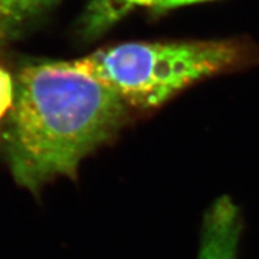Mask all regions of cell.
Here are the masks:
<instances>
[{
  "mask_svg": "<svg viewBox=\"0 0 259 259\" xmlns=\"http://www.w3.org/2000/svg\"><path fill=\"white\" fill-rule=\"evenodd\" d=\"M203 2L208 0H90L79 20L78 30L82 38L94 39L108 32L132 11L146 8L161 12Z\"/></svg>",
  "mask_w": 259,
  "mask_h": 259,
  "instance_id": "obj_4",
  "label": "cell"
},
{
  "mask_svg": "<svg viewBox=\"0 0 259 259\" xmlns=\"http://www.w3.org/2000/svg\"><path fill=\"white\" fill-rule=\"evenodd\" d=\"M61 0H0V42L19 37Z\"/></svg>",
  "mask_w": 259,
  "mask_h": 259,
  "instance_id": "obj_5",
  "label": "cell"
},
{
  "mask_svg": "<svg viewBox=\"0 0 259 259\" xmlns=\"http://www.w3.org/2000/svg\"><path fill=\"white\" fill-rule=\"evenodd\" d=\"M15 95V75L0 66V128H3L6 117L11 109Z\"/></svg>",
  "mask_w": 259,
  "mask_h": 259,
  "instance_id": "obj_6",
  "label": "cell"
},
{
  "mask_svg": "<svg viewBox=\"0 0 259 259\" xmlns=\"http://www.w3.org/2000/svg\"><path fill=\"white\" fill-rule=\"evenodd\" d=\"M3 46H4V44L0 42V50H2V48H3Z\"/></svg>",
  "mask_w": 259,
  "mask_h": 259,
  "instance_id": "obj_7",
  "label": "cell"
},
{
  "mask_svg": "<svg viewBox=\"0 0 259 259\" xmlns=\"http://www.w3.org/2000/svg\"><path fill=\"white\" fill-rule=\"evenodd\" d=\"M129 112L113 90L70 61L24 63L2 128L13 181L37 192L57 178H74L83 159L122 128Z\"/></svg>",
  "mask_w": 259,
  "mask_h": 259,
  "instance_id": "obj_1",
  "label": "cell"
},
{
  "mask_svg": "<svg viewBox=\"0 0 259 259\" xmlns=\"http://www.w3.org/2000/svg\"><path fill=\"white\" fill-rule=\"evenodd\" d=\"M251 49L236 39L124 42L70 61L104 83L131 109L161 107L191 84L250 62Z\"/></svg>",
  "mask_w": 259,
  "mask_h": 259,
  "instance_id": "obj_2",
  "label": "cell"
},
{
  "mask_svg": "<svg viewBox=\"0 0 259 259\" xmlns=\"http://www.w3.org/2000/svg\"><path fill=\"white\" fill-rule=\"evenodd\" d=\"M241 232L242 219L233 199H216L203 219L196 259H237Z\"/></svg>",
  "mask_w": 259,
  "mask_h": 259,
  "instance_id": "obj_3",
  "label": "cell"
}]
</instances>
